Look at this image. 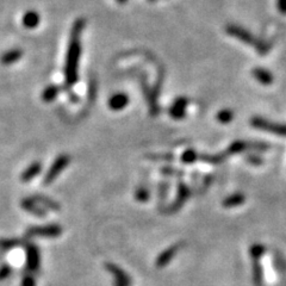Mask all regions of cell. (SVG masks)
<instances>
[{"instance_id": "83f0119b", "label": "cell", "mask_w": 286, "mask_h": 286, "mask_svg": "<svg viewBox=\"0 0 286 286\" xmlns=\"http://www.w3.org/2000/svg\"><path fill=\"white\" fill-rule=\"evenodd\" d=\"M161 173L165 176H172V177H183L184 172L177 170V168H171V167H164L161 168Z\"/></svg>"}, {"instance_id": "277c9868", "label": "cell", "mask_w": 286, "mask_h": 286, "mask_svg": "<svg viewBox=\"0 0 286 286\" xmlns=\"http://www.w3.org/2000/svg\"><path fill=\"white\" fill-rule=\"evenodd\" d=\"M62 234V227L59 224H47L31 227L26 230V236H42V237H57Z\"/></svg>"}, {"instance_id": "52a82bcc", "label": "cell", "mask_w": 286, "mask_h": 286, "mask_svg": "<svg viewBox=\"0 0 286 286\" xmlns=\"http://www.w3.org/2000/svg\"><path fill=\"white\" fill-rule=\"evenodd\" d=\"M26 269L31 272L40 269V251L32 243L26 246Z\"/></svg>"}, {"instance_id": "4316f807", "label": "cell", "mask_w": 286, "mask_h": 286, "mask_svg": "<svg viewBox=\"0 0 286 286\" xmlns=\"http://www.w3.org/2000/svg\"><path fill=\"white\" fill-rule=\"evenodd\" d=\"M255 49H257L258 53H260L261 55H265V54H267L270 52V46L266 43V42L261 41V40H258L257 43H255Z\"/></svg>"}, {"instance_id": "9c48e42d", "label": "cell", "mask_w": 286, "mask_h": 286, "mask_svg": "<svg viewBox=\"0 0 286 286\" xmlns=\"http://www.w3.org/2000/svg\"><path fill=\"white\" fill-rule=\"evenodd\" d=\"M189 100L185 97H179L174 100L170 109V116L173 119H183L186 114Z\"/></svg>"}, {"instance_id": "5bb4252c", "label": "cell", "mask_w": 286, "mask_h": 286, "mask_svg": "<svg viewBox=\"0 0 286 286\" xmlns=\"http://www.w3.org/2000/svg\"><path fill=\"white\" fill-rule=\"evenodd\" d=\"M41 171H42V165L40 162H34V164L30 165V166L23 172L20 179H22L24 183H28L31 179H34L36 176H38Z\"/></svg>"}, {"instance_id": "1f68e13d", "label": "cell", "mask_w": 286, "mask_h": 286, "mask_svg": "<svg viewBox=\"0 0 286 286\" xmlns=\"http://www.w3.org/2000/svg\"><path fill=\"white\" fill-rule=\"evenodd\" d=\"M12 270L11 267L8 266V265H4V266L0 269V281H2V279H6L8 276L11 275Z\"/></svg>"}, {"instance_id": "e575fe53", "label": "cell", "mask_w": 286, "mask_h": 286, "mask_svg": "<svg viewBox=\"0 0 286 286\" xmlns=\"http://www.w3.org/2000/svg\"><path fill=\"white\" fill-rule=\"evenodd\" d=\"M113 285H114V286H126V285L122 284V283H119V282H114Z\"/></svg>"}, {"instance_id": "2e32d148", "label": "cell", "mask_w": 286, "mask_h": 286, "mask_svg": "<svg viewBox=\"0 0 286 286\" xmlns=\"http://www.w3.org/2000/svg\"><path fill=\"white\" fill-rule=\"evenodd\" d=\"M246 201V195L243 193H234L225 198L222 203L224 207H236L242 205Z\"/></svg>"}, {"instance_id": "e0dca14e", "label": "cell", "mask_w": 286, "mask_h": 286, "mask_svg": "<svg viewBox=\"0 0 286 286\" xmlns=\"http://www.w3.org/2000/svg\"><path fill=\"white\" fill-rule=\"evenodd\" d=\"M40 24V14L35 11L26 12L23 16V25L28 29H34Z\"/></svg>"}, {"instance_id": "ffe728a7", "label": "cell", "mask_w": 286, "mask_h": 286, "mask_svg": "<svg viewBox=\"0 0 286 286\" xmlns=\"http://www.w3.org/2000/svg\"><path fill=\"white\" fill-rule=\"evenodd\" d=\"M227 156H228L227 153H222V154H217V155L201 154V155H199V160L205 162V164L219 165L225 160V158H227Z\"/></svg>"}, {"instance_id": "d4e9b609", "label": "cell", "mask_w": 286, "mask_h": 286, "mask_svg": "<svg viewBox=\"0 0 286 286\" xmlns=\"http://www.w3.org/2000/svg\"><path fill=\"white\" fill-rule=\"evenodd\" d=\"M249 253H251V257L253 260H259L265 253V247L260 243H254V245L251 246L249 248Z\"/></svg>"}, {"instance_id": "5b68a950", "label": "cell", "mask_w": 286, "mask_h": 286, "mask_svg": "<svg viewBox=\"0 0 286 286\" xmlns=\"http://www.w3.org/2000/svg\"><path fill=\"white\" fill-rule=\"evenodd\" d=\"M227 32L230 36H233V37L236 38V40H239L241 42H243V43L246 44H253V46H255V43H257V38L253 36L251 32L248 31V30H246L245 28H242V26H239V25H235V24H230V25L227 26Z\"/></svg>"}, {"instance_id": "cb8c5ba5", "label": "cell", "mask_w": 286, "mask_h": 286, "mask_svg": "<svg viewBox=\"0 0 286 286\" xmlns=\"http://www.w3.org/2000/svg\"><path fill=\"white\" fill-rule=\"evenodd\" d=\"M216 118H217L218 122L223 123V124H228V123H230L231 120L234 119L233 110H230V109L221 110L219 112H217V116H216Z\"/></svg>"}, {"instance_id": "603a6c76", "label": "cell", "mask_w": 286, "mask_h": 286, "mask_svg": "<svg viewBox=\"0 0 286 286\" xmlns=\"http://www.w3.org/2000/svg\"><path fill=\"white\" fill-rule=\"evenodd\" d=\"M198 159H199V155L197 154V152H195L194 149L185 150V152H184L183 155H182V161L186 165L193 164V162L197 161Z\"/></svg>"}, {"instance_id": "ac0fdd59", "label": "cell", "mask_w": 286, "mask_h": 286, "mask_svg": "<svg viewBox=\"0 0 286 286\" xmlns=\"http://www.w3.org/2000/svg\"><path fill=\"white\" fill-rule=\"evenodd\" d=\"M23 55V52L20 49H11L5 54H2L1 56V63L2 65H12V63L17 62L18 60H20V57Z\"/></svg>"}, {"instance_id": "d590c367", "label": "cell", "mask_w": 286, "mask_h": 286, "mask_svg": "<svg viewBox=\"0 0 286 286\" xmlns=\"http://www.w3.org/2000/svg\"><path fill=\"white\" fill-rule=\"evenodd\" d=\"M117 2H119V4H126L128 0H117Z\"/></svg>"}, {"instance_id": "4dcf8cb0", "label": "cell", "mask_w": 286, "mask_h": 286, "mask_svg": "<svg viewBox=\"0 0 286 286\" xmlns=\"http://www.w3.org/2000/svg\"><path fill=\"white\" fill-rule=\"evenodd\" d=\"M247 161H248L249 164L255 165V166H258V165H263V162H264V160L260 158V156L253 155V154L247 156Z\"/></svg>"}, {"instance_id": "7402d4cb", "label": "cell", "mask_w": 286, "mask_h": 286, "mask_svg": "<svg viewBox=\"0 0 286 286\" xmlns=\"http://www.w3.org/2000/svg\"><path fill=\"white\" fill-rule=\"evenodd\" d=\"M253 281L257 286L263 284V269L259 260H253Z\"/></svg>"}, {"instance_id": "f546056e", "label": "cell", "mask_w": 286, "mask_h": 286, "mask_svg": "<svg viewBox=\"0 0 286 286\" xmlns=\"http://www.w3.org/2000/svg\"><path fill=\"white\" fill-rule=\"evenodd\" d=\"M147 158L150 159V160H173L174 156L172 154H149L147 155Z\"/></svg>"}, {"instance_id": "8992f818", "label": "cell", "mask_w": 286, "mask_h": 286, "mask_svg": "<svg viewBox=\"0 0 286 286\" xmlns=\"http://www.w3.org/2000/svg\"><path fill=\"white\" fill-rule=\"evenodd\" d=\"M182 246H183L182 243H176V245L168 247L166 251L160 253L155 261L156 267H158V269H164L166 265L170 264L171 261L174 259V257L177 255V253L180 251V247Z\"/></svg>"}, {"instance_id": "6da1fadb", "label": "cell", "mask_w": 286, "mask_h": 286, "mask_svg": "<svg viewBox=\"0 0 286 286\" xmlns=\"http://www.w3.org/2000/svg\"><path fill=\"white\" fill-rule=\"evenodd\" d=\"M84 29V20L78 19L71 31L67 55L65 65V79L68 85H74L79 80V62L81 56V32Z\"/></svg>"}, {"instance_id": "7a4b0ae2", "label": "cell", "mask_w": 286, "mask_h": 286, "mask_svg": "<svg viewBox=\"0 0 286 286\" xmlns=\"http://www.w3.org/2000/svg\"><path fill=\"white\" fill-rule=\"evenodd\" d=\"M251 124L253 128L259 129V130L269 131L278 135V136L286 137V124L271 122V120L265 119L263 117H253L251 119Z\"/></svg>"}, {"instance_id": "f1b7e54d", "label": "cell", "mask_w": 286, "mask_h": 286, "mask_svg": "<svg viewBox=\"0 0 286 286\" xmlns=\"http://www.w3.org/2000/svg\"><path fill=\"white\" fill-rule=\"evenodd\" d=\"M20 243L19 240H4L0 241V248L2 249H11L13 247L18 246Z\"/></svg>"}, {"instance_id": "4fadbf2b", "label": "cell", "mask_w": 286, "mask_h": 286, "mask_svg": "<svg viewBox=\"0 0 286 286\" xmlns=\"http://www.w3.org/2000/svg\"><path fill=\"white\" fill-rule=\"evenodd\" d=\"M252 75L254 77L255 80H258L259 83L263 84L265 86H269L273 83V75L267 69L257 67L252 71Z\"/></svg>"}, {"instance_id": "d6986e66", "label": "cell", "mask_w": 286, "mask_h": 286, "mask_svg": "<svg viewBox=\"0 0 286 286\" xmlns=\"http://www.w3.org/2000/svg\"><path fill=\"white\" fill-rule=\"evenodd\" d=\"M247 149H249V142H246V141H235V142L229 146V148L225 153H227L228 155H234L246 152Z\"/></svg>"}, {"instance_id": "484cf974", "label": "cell", "mask_w": 286, "mask_h": 286, "mask_svg": "<svg viewBox=\"0 0 286 286\" xmlns=\"http://www.w3.org/2000/svg\"><path fill=\"white\" fill-rule=\"evenodd\" d=\"M150 193L146 188H138L136 190V192H135V198H136L140 203H146V201H148Z\"/></svg>"}, {"instance_id": "44dd1931", "label": "cell", "mask_w": 286, "mask_h": 286, "mask_svg": "<svg viewBox=\"0 0 286 286\" xmlns=\"http://www.w3.org/2000/svg\"><path fill=\"white\" fill-rule=\"evenodd\" d=\"M60 93V87L55 85L48 86L43 92H42V99H43L46 103H50L55 99Z\"/></svg>"}, {"instance_id": "d6a6232c", "label": "cell", "mask_w": 286, "mask_h": 286, "mask_svg": "<svg viewBox=\"0 0 286 286\" xmlns=\"http://www.w3.org/2000/svg\"><path fill=\"white\" fill-rule=\"evenodd\" d=\"M35 279L31 276H25L22 281V286H35Z\"/></svg>"}, {"instance_id": "8fae6325", "label": "cell", "mask_w": 286, "mask_h": 286, "mask_svg": "<svg viewBox=\"0 0 286 286\" xmlns=\"http://www.w3.org/2000/svg\"><path fill=\"white\" fill-rule=\"evenodd\" d=\"M20 205H22L25 211L32 213V215L35 216H38V217L47 216V210L44 209V207H42L34 198H25V199L22 200Z\"/></svg>"}, {"instance_id": "7c38bea8", "label": "cell", "mask_w": 286, "mask_h": 286, "mask_svg": "<svg viewBox=\"0 0 286 286\" xmlns=\"http://www.w3.org/2000/svg\"><path fill=\"white\" fill-rule=\"evenodd\" d=\"M129 104V97L126 93L119 92L113 95L112 97L109 99V107L113 111H120L125 109Z\"/></svg>"}, {"instance_id": "836d02e7", "label": "cell", "mask_w": 286, "mask_h": 286, "mask_svg": "<svg viewBox=\"0 0 286 286\" xmlns=\"http://www.w3.org/2000/svg\"><path fill=\"white\" fill-rule=\"evenodd\" d=\"M277 4H278L279 11L283 14H286V0H277Z\"/></svg>"}, {"instance_id": "30bf717a", "label": "cell", "mask_w": 286, "mask_h": 286, "mask_svg": "<svg viewBox=\"0 0 286 286\" xmlns=\"http://www.w3.org/2000/svg\"><path fill=\"white\" fill-rule=\"evenodd\" d=\"M105 269H106L107 272H110L111 275L113 276V278L116 279V282L122 283V284H124L126 286H130L131 284L130 276H129L124 270L120 269L118 265L107 263L106 265H105Z\"/></svg>"}, {"instance_id": "8d00e7d4", "label": "cell", "mask_w": 286, "mask_h": 286, "mask_svg": "<svg viewBox=\"0 0 286 286\" xmlns=\"http://www.w3.org/2000/svg\"><path fill=\"white\" fill-rule=\"evenodd\" d=\"M149 1L150 2H154V1H156V0H149Z\"/></svg>"}, {"instance_id": "ba28073f", "label": "cell", "mask_w": 286, "mask_h": 286, "mask_svg": "<svg viewBox=\"0 0 286 286\" xmlns=\"http://www.w3.org/2000/svg\"><path fill=\"white\" fill-rule=\"evenodd\" d=\"M190 194H191V191H190V189L188 188V185L186 184H184L182 182L178 183V194H177V199L174 201L173 204L170 206V211L168 212H176L178 210L182 207L184 204H185V201L188 200V198L190 197Z\"/></svg>"}, {"instance_id": "9a60e30c", "label": "cell", "mask_w": 286, "mask_h": 286, "mask_svg": "<svg viewBox=\"0 0 286 286\" xmlns=\"http://www.w3.org/2000/svg\"><path fill=\"white\" fill-rule=\"evenodd\" d=\"M32 198H34V199L37 201V203L40 204L42 207H44V209L47 207L48 210H52V211H54V212L60 211V205H59V204L50 199V198L44 197V195H42V194L34 195Z\"/></svg>"}, {"instance_id": "3957f363", "label": "cell", "mask_w": 286, "mask_h": 286, "mask_svg": "<svg viewBox=\"0 0 286 286\" xmlns=\"http://www.w3.org/2000/svg\"><path fill=\"white\" fill-rule=\"evenodd\" d=\"M69 162H71V158L68 155H60L59 158H56L52 166H50L49 171L47 172L46 177H44V185H50L61 174V172L68 166Z\"/></svg>"}]
</instances>
